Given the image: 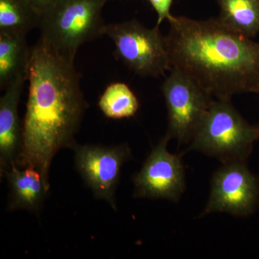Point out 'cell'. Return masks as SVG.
Returning a JSON list of instances; mask_svg holds the SVG:
<instances>
[{
	"instance_id": "cell-1",
	"label": "cell",
	"mask_w": 259,
	"mask_h": 259,
	"mask_svg": "<svg viewBox=\"0 0 259 259\" xmlns=\"http://www.w3.org/2000/svg\"><path fill=\"white\" fill-rule=\"evenodd\" d=\"M74 62L41 38L30 49L28 98L16 165L37 170L49 188L53 158L76 144L74 136L89 107Z\"/></svg>"
},
{
	"instance_id": "cell-2",
	"label": "cell",
	"mask_w": 259,
	"mask_h": 259,
	"mask_svg": "<svg viewBox=\"0 0 259 259\" xmlns=\"http://www.w3.org/2000/svg\"><path fill=\"white\" fill-rule=\"evenodd\" d=\"M166 40L171 68L214 100L259 94V42L232 32L218 18L174 16Z\"/></svg>"
},
{
	"instance_id": "cell-3",
	"label": "cell",
	"mask_w": 259,
	"mask_h": 259,
	"mask_svg": "<svg viewBox=\"0 0 259 259\" xmlns=\"http://www.w3.org/2000/svg\"><path fill=\"white\" fill-rule=\"evenodd\" d=\"M109 0H56L42 12L41 38L59 55L74 61L80 47L105 35L102 10Z\"/></svg>"
},
{
	"instance_id": "cell-4",
	"label": "cell",
	"mask_w": 259,
	"mask_h": 259,
	"mask_svg": "<svg viewBox=\"0 0 259 259\" xmlns=\"http://www.w3.org/2000/svg\"><path fill=\"white\" fill-rule=\"evenodd\" d=\"M259 140V126L242 117L231 101L214 100L190 142L194 150L225 163L246 162Z\"/></svg>"
},
{
	"instance_id": "cell-5",
	"label": "cell",
	"mask_w": 259,
	"mask_h": 259,
	"mask_svg": "<svg viewBox=\"0 0 259 259\" xmlns=\"http://www.w3.org/2000/svg\"><path fill=\"white\" fill-rule=\"evenodd\" d=\"M105 35L115 46V55L136 74L159 77L171 70L165 36L159 27L147 28L138 20L109 24Z\"/></svg>"
},
{
	"instance_id": "cell-6",
	"label": "cell",
	"mask_w": 259,
	"mask_h": 259,
	"mask_svg": "<svg viewBox=\"0 0 259 259\" xmlns=\"http://www.w3.org/2000/svg\"><path fill=\"white\" fill-rule=\"evenodd\" d=\"M170 71L161 87L168 111L166 135L180 144H187L214 99L178 70Z\"/></svg>"
},
{
	"instance_id": "cell-7",
	"label": "cell",
	"mask_w": 259,
	"mask_h": 259,
	"mask_svg": "<svg viewBox=\"0 0 259 259\" xmlns=\"http://www.w3.org/2000/svg\"><path fill=\"white\" fill-rule=\"evenodd\" d=\"M259 207V177L244 161L225 163L213 175L210 194L202 215L226 212L247 217Z\"/></svg>"
},
{
	"instance_id": "cell-8",
	"label": "cell",
	"mask_w": 259,
	"mask_h": 259,
	"mask_svg": "<svg viewBox=\"0 0 259 259\" xmlns=\"http://www.w3.org/2000/svg\"><path fill=\"white\" fill-rule=\"evenodd\" d=\"M75 166L97 199L105 200L116 210L115 194L121 168L131 157L127 144L116 146L79 145L73 146Z\"/></svg>"
},
{
	"instance_id": "cell-9",
	"label": "cell",
	"mask_w": 259,
	"mask_h": 259,
	"mask_svg": "<svg viewBox=\"0 0 259 259\" xmlns=\"http://www.w3.org/2000/svg\"><path fill=\"white\" fill-rule=\"evenodd\" d=\"M167 135L153 148L134 177L136 198L163 199L177 202L185 192V171L180 155L167 149Z\"/></svg>"
},
{
	"instance_id": "cell-10",
	"label": "cell",
	"mask_w": 259,
	"mask_h": 259,
	"mask_svg": "<svg viewBox=\"0 0 259 259\" xmlns=\"http://www.w3.org/2000/svg\"><path fill=\"white\" fill-rule=\"evenodd\" d=\"M25 78L17 80L5 90L0 99V175L16 164L22 144L23 126L18 117V105Z\"/></svg>"
},
{
	"instance_id": "cell-11",
	"label": "cell",
	"mask_w": 259,
	"mask_h": 259,
	"mask_svg": "<svg viewBox=\"0 0 259 259\" xmlns=\"http://www.w3.org/2000/svg\"><path fill=\"white\" fill-rule=\"evenodd\" d=\"M4 177L10 187L8 209H25L38 214L50 190L40 174L34 168H20L15 164Z\"/></svg>"
},
{
	"instance_id": "cell-12",
	"label": "cell",
	"mask_w": 259,
	"mask_h": 259,
	"mask_svg": "<svg viewBox=\"0 0 259 259\" xmlns=\"http://www.w3.org/2000/svg\"><path fill=\"white\" fill-rule=\"evenodd\" d=\"M25 34L0 31V89L6 90L17 80L26 79L30 60ZM27 80V79H26Z\"/></svg>"
},
{
	"instance_id": "cell-13",
	"label": "cell",
	"mask_w": 259,
	"mask_h": 259,
	"mask_svg": "<svg viewBox=\"0 0 259 259\" xmlns=\"http://www.w3.org/2000/svg\"><path fill=\"white\" fill-rule=\"evenodd\" d=\"M218 20L225 28L248 38L259 32V0H217Z\"/></svg>"
},
{
	"instance_id": "cell-14",
	"label": "cell",
	"mask_w": 259,
	"mask_h": 259,
	"mask_svg": "<svg viewBox=\"0 0 259 259\" xmlns=\"http://www.w3.org/2000/svg\"><path fill=\"white\" fill-rule=\"evenodd\" d=\"M41 14L30 0H0V31L27 35L38 28Z\"/></svg>"
},
{
	"instance_id": "cell-15",
	"label": "cell",
	"mask_w": 259,
	"mask_h": 259,
	"mask_svg": "<svg viewBox=\"0 0 259 259\" xmlns=\"http://www.w3.org/2000/svg\"><path fill=\"white\" fill-rule=\"evenodd\" d=\"M105 117L111 119L134 117L139 109L137 97L125 83L114 82L105 89L98 102Z\"/></svg>"
},
{
	"instance_id": "cell-16",
	"label": "cell",
	"mask_w": 259,
	"mask_h": 259,
	"mask_svg": "<svg viewBox=\"0 0 259 259\" xmlns=\"http://www.w3.org/2000/svg\"><path fill=\"white\" fill-rule=\"evenodd\" d=\"M148 1L158 15L156 26L159 27L163 20H169L173 17L171 14L173 0H148Z\"/></svg>"
},
{
	"instance_id": "cell-17",
	"label": "cell",
	"mask_w": 259,
	"mask_h": 259,
	"mask_svg": "<svg viewBox=\"0 0 259 259\" xmlns=\"http://www.w3.org/2000/svg\"><path fill=\"white\" fill-rule=\"evenodd\" d=\"M32 4L41 13L49 8L56 0H30Z\"/></svg>"
},
{
	"instance_id": "cell-18",
	"label": "cell",
	"mask_w": 259,
	"mask_h": 259,
	"mask_svg": "<svg viewBox=\"0 0 259 259\" xmlns=\"http://www.w3.org/2000/svg\"><path fill=\"white\" fill-rule=\"evenodd\" d=\"M258 95H259V94H258Z\"/></svg>"
}]
</instances>
